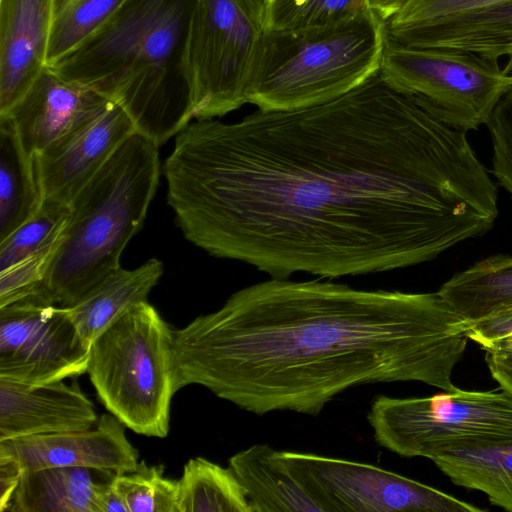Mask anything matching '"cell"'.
I'll use <instances>...</instances> for the list:
<instances>
[{
  "instance_id": "cell-1",
  "label": "cell",
  "mask_w": 512,
  "mask_h": 512,
  "mask_svg": "<svg viewBox=\"0 0 512 512\" xmlns=\"http://www.w3.org/2000/svg\"><path fill=\"white\" fill-rule=\"evenodd\" d=\"M162 172L189 242L270 278L429 262L487 233L499 212L466 133L380 72L319 105L190 122Z\"/></svg>"
},
{
  "instance_id": "cell-2",
  "label": "cell",
  "mask_w": 512,
  "mask_h": 512,
  "mask_svg": "<svg viewBox=\"0 0 512 512\" xmlns=\"http://www.w3.org/2000/svg\"><path fill=\"white\" fill-rule=\"evenodd\" d=\"M468 340L463 319L438 292L270 278L173 330L175 387L201 385L256 415L317 416L361 385L455 390Z\"/></svg>"
},
{
  "instance_id": "cell-3",
  "label": "cell",
  "mask_w": 512,
  "mask_h": 512,
  "mask_svg": "<svg viewBox=\"0 0 512 512\" xmlns=\"http://www.w3.org/2000/svg\"><path fill=\"white\" fill-rule=\"evenodd\" d=\"M196 0H126L76 49L49 67L119 105L160 147L192 118L185 49Z\"/></svg>"
},
{
  "instance_id": "cell-4",
  "label": "cell",
  "mask_w": 512,
  "mask_h": 512,
  "mask_svg": "<svg viewBox=\"0 0 512 512\" xmlns=\"http://www.w3.org/2000/svg\"><path fill=\"white\" fill-rule=\"evenodd\" d=\"M158 148L134 132L80 188L45 278L32 295L71 307L121 267V254L141 229L159 184Z\"/></svg>"
},
{
  "instance_id": "cell-5",
  "label": "cell",
  "mask_w": 512,
  "mask_h": 512,
  "mask_svg": "<svg viewBox=\"0 0 512 512\" xmlns=\"http://www.w3.org/2000/svg\"><path fill=\"white\" fill-rule=\"evenodd\" d=\"M386 39V21L369 8L326 25L264 30L247 103L287 111L338 98L379 72Z\"/></svg>"
},
{
  "instance_id": "cell-6",
  "label": "cell",
  "mask_w": 512,
  "mask_h": 512,
  "mask_svg": "<svg viewBox=\"0 0 512 512\" xmlns=\"http://www.w3.org/2000/svg\"><path fill=\"white\" fill-rule=\"evenodd\" d=\"M87 373L102 404L126 427L149 437L168 435L177 392L173 329L148 301L92 343Z\"/></svg>"
},
{
  "instance_id": "cell-7",
  "label": "cell",
  "mask_w": 512,
  "mask_h": 512,
  "mask_svg": "<svg viewBox=\"0 0 512 512\" xmlns=\"http://www.w3.org/2000/svg\"><path fill=\"white\" fill-rule=\"evenodd\" d=\"M367 420L379 446L432 461L450 451L512 442V394L457 387L429 397L378 395Z\"/></svg>"
},
{
  "instance_id": "cell-8",
  "label": "cell",
  "mask_w": 512,
  "mask_h": 512,
  "mask_svg": "<svg viewBox=\"0 0 512 512\" xmlns=\"http://www.w3.org/2000/svg\"><path fill=\"white\" fill-rule=\"evenodd\" d=\"M379 72L448 126L467 133L487 125L512 74L499 61L451 48L414 47L387 37Z\"/></svg>"
},
{
  "instance_id": "cell-9",
  "label": "cell",
  "mask_w": 512,
  "mask_h": 512,
  "mask_svg": "<svg viewBox=\"0 0 512 512\" xmlns=\"http://www.w3.org/2000/svg\"><path fill=\"white\" fill-rule=\"evenodd\" d=\"M263 32L235 0H196L185 49L192 118L222 117L247 103Z\"/></svg>"
},
{
  "instance_id": "cell-10",
  "label": "cell",
  "mask_w": 512,
  "mask_h": 512,
  "mask_svg": "<svg viewBox=\"0 0 512 512\" xmlns=\"http://www.w3.org/2000/svg\"><path fill=\"white\" fill-rule=\"evenodd\" d=\"M321 512H482L485 509L392 471L313 453L282 451Z\"/></svg>"
},
{
  "instance_id": "cell-11",
  "label": "cell",
  "mask_w": 512,
  "mask_h": 512,
  "mask_svg": "<svg viewBox=\"0 0 512 512\" xmlns=\"http://www.w3.org/2000/svg\"><path fill=\"white\" fill-rule=\"evenodd\" d=\"M90 349L65 307L29 295L0 308V378L45 384L80 376Z\"/></svg>"
},
{
  "instance_id": "cell-12",
  "label": "cell",
  "mask_w": 512,
  "mask_h": 512,
  "mask_svg": "<svg viewBox=\"0 0 512 512\" xmlns=\"http://www.w3.org/2000/svg\"><path fill=\"white\" fill-rule=\"evenodd\" d=\"M134 132L128 114L108 100L91 118L36 153L34 168L42 201L70 204Z\"/></svg>"
},
{
  "instance_id": "cell-13",
  "label": "cell",
  "mask_w": 512,
  "mask_h": 512,
  "mask_svg": "<svg viewBox=\"0 0 512 512\" xmlns=\"http://www.w3.org/2000/svg\"><path fill=\"white\" fill-rule=\"evenodd\" d=\"M125 427L111 413L103 414L90 429L0 441V452L16 459L23 470L83 467L124 474L139 464Z\"/></svg>"
},
{
  "instance_id": "cell-14",
  "label": "cell",
  "mask_w": 512,
  "mask_h": 512,
  "mask_svg": "<svg viewBox=\"0 0 512 512\" xmlns=\"http://www.w3.org/2000/svg\"><path fill=\"white\" fill-rule=\"evenodd\" d=\"M97 421L93 403L76 383L24 384L0 378V441L86 430Z\"/></svg>"
},
{
  "instance_id": "cell-15",
  "label": "cell",
  "mask_w": 512,
  "mask_h": 512,
  "mask_svg": "<svg viewBox=\"0 0 512 512\" xmlns=\"http://www.w3.org/2000/svg\"><path fill=\"white\" fill-rule=\"evenodd\" d=\"M106 97L60 78L45 67L6 115L31 156L99 111Z\"/></svg>"
},
{
  "instance_id": "cell-16",
  "label": "cell",
  "mask_w": 512,
  "mask_h": 512,
  "mask_svg": "<svg viewBox=\"0 0 512 512\" xmlns=\"http://www.w3.org/2000/svg\"><path fill=\"white\" fill-rule=\"evenodd\" d=\"M52 0H0V116L47 66Z\"/></svg>"
},
{
  "instance_id": "cell-17",
  "label": "cell",
  "mask_w": 512,
  "mask_h": 512,
  "mask_svg": "<svg viewBox=\"0 0 512 512\" xmlns=\"http://www.w3.org/2000/svg\"><path fill=\"white\" fill-rule=\"evenodd\" d=\"M387 37L407 46L465 50L496 61L505 57L504 69L512 74V0L393 31Z\"/></svg>"
},
{
  "instance_id": "cell-18",
  "label": "cell",
  "mask_w": 512,
  "mask_h": 512,
  "mask_svg": "<svg viewBox=\"0 0 512 512\" xmlns=\"http://www.w3.org/2000/svg\"><path fill=\"white\" fill-rule=\"evenodd\" d=\"M163 274V264L151 258L137 268L122 267L88 290L67 311L82 339L92 343L147 297Z\"/></svg>"
},
{
  "instance_id": "cell-19",
  "label": "cell",
  "mask_w": 512,
  "mask_h": 512,
  "mask_svg": "<svg viewBox=\"0 0 512 512\" xmlns=\"http://www.w3.org/2000/svg\"><path fill=\"white\" fill-rule=\"evenodd\" d=\"M228 463L253 512H321L291 474L282 451L254 444L234 454Z\"/></svg>"
},
{
  "instance_id": "cell-20",
  "label": "cell",
  "mask_w": 512,
  "mask_h": 512,
  "mask_svg": "<svg viewBox=\"0 0 512 512\" xmlns=\"http://www.w3.org/2000/svg\"><path fill=\"white\" fill-rule=\"evenodd\" d=\"M100 471L83 467L24 470L8 511L93 512L95 489L101 481L95 475Z\"/></svg>"
},
{
  "instance_id": "cell-21",
  "label": "cell",
  "mask_w": 512,
  "mask_h": 512,
  "mask_svg": "<svg viewBox=\"0 0 512 512\" xmlns=\"http://www.w3.org/2000/svg\"><path fill=\"white\" fill-rule=\"evenodd\" d=\"M437 292L463 320L512 308V256L483 258L454 274Z\"/></svg>"
},
{
  "instance_id": "cell-22",
  "label": "cell",
  "mask_w": 512,
  "mask_h": 512,
  "mask_svg": "<svg viewBox=\"0 0 512 512\" xmlns=\"http://www.w3.org/2000/svg\"><path fill=\"white\" fill-rule=\"evenodd\" d=\"M41 205L33 156L23 149L11 120L0 116V241Z\"/></svg>"
},
{
  "instance_id": "cell-23",
  "label": "cell",
  "mask_w": 512,
  "mask_h": 512,
  "mask_svg": "<svg viewBox=\"0 0 512 512\" xmlns=\"http://www.w3.org/2000/svg\"><path fill=\"white\" fill-rule=\"evenodd\" d=\"M432 461L455 485L482 492L512 512V442L450 451Z\"/></svg>"
},
{
  "instance_id": "cell-24",
  "label": "cell",
  "mask_w": 512,
  "mask_h": 512,
  "mask_svg": "<svg viewBox=\"0 0 512 512\" xmlns=\"http://www.w3.org/2000/svg\"><path fill=\"white\" fill-rule=\"evenodd\" d=\"M178 512H253L246 491L228 466L191 458L178 479Z\"/></svg>"
},
{
  "instance_id": "cell-25",
  "label": "cell",
  "mask_w": 512,
  "mask_h": 512,
  "mask_svg": "<svg viewBox=\"0 0 512 512\" xmlns=\"http://www.w3.org/2000/svg\"><path fill=\"white\" fill-rule=\"evenodd\" d=\"M126 0H52L47 50L51 66L99 30Z\"/></svg>"
},
{
  "instance_id": "cell-26",
  "label": "cell",
  "mask_w": 512,
  "mask_h": 512,
  "mask_svg": "<svg viewBox=\"0 0 512 512\" xmlns=\"http://www.w3.org/2000/svg\"><path fill=\"white\" fill-rule=\"evenodd\" d=\"M69 212V204L43 200L36 214L0 241V271L59 239Z\"/></svg>"
},
{
  "instance_id": "cell-27",
  "label": "cell",
  "mask_w": 512,
  "mask_h": 512,
  "mask_svg": "<svg viewBox=\"0 0 512 512\" xmlns=\"http://www.w3.org/2000/svg\"><path fill=\"white\" fill-rule=\"evenodd\" d=\"M163 473V465L140 462L136 470L114 475L112 485L128 512H178V480Z\"/></svg>"
},
{
  "instance_id": "cell-28",
  "label": "cell",
  "mask_w": 512,
  "mask_h": 512,
  "mask_svg": "<svg viewBox=\"0 0 512 512\" xmlns=\"http://www.w3.org/2000/svg\"><path fill=\"white\" fill-rule=\"evenodd\" d=\"M367 7V0H271L263 30L284 31L326 25Z\"/></svg>"
},
{
  "instance_id": "cell-29",
  "label": "cell",
  "mask_w": 512,
  "mask_h": 512,
  "mask_svg": "<svg viewBox=\"0 0 512 512\" xmlns=\"http://www.w3.org/2000/svg\"><path fill=\"white\" fill-rule=\"evenodd\" d=\"M61 237L62 234L50 245L0 271V308L35 292L45 278Z\"/></svg>"
},
{
  "instance_id": "cell-30",
  "label": "cell",
  "mask_w": 512,
  "mask_h": 512,
  "mask_svg": "<svg viewBox=\"0 0 512 512\" xmlns=\"http://www.w3.org/2000/svg\"><path fill=\"white\" fill-rule=\"evenodd\" d=\"M509 0H409L386 22L387 33L459 14L487 8Z\"/></svg>"
},
{
  "instance_id": "cell-31",
  "label": "cell",
  "mask_w": 512,
  "mask_h": 512,
  "mask_svg": "<svg viewBox=\"0 0 512 512\" xmlns=\"http://www.w3.org/2000/svg\"><path fill=\"white\" fill-rule=\"evenodd\" d=\"M486 126L492 144L491 174L512 198V88L501 98Z\"/></svg>"
},
{
  "instance_id": "cell-32",
  "label": "cell",
  "mask_w": 512,
  "mask_h": 512,
  "mask_svg": "<svg viewBox=\"0 0 512 512\" xmlns=\"http://www.w3.org/2000/svg\"><path fill=\"white\" fill-rule=\"evenodd\" d=\"M485 363L499 388L512 394V334L483 349Z\"/></svg>"
},
{
  "instance_id": "cell-33",
  "label": "cell",
  "mask_w": 512,
  "mask_h": 512,
  "mask_svg": "<svg viewBox=\"0 0 512 512\" xmlns=\"http://www.w3.org/2000/svg\"><path fill=\"white\" fill-rule=\"evenodd\" d=\"M23 472L16 459L0 452V512L9 510Z\"/></svg>"
},
{
  "instance_id": "cell-34",
  "label": "cell",
  "mask_w": 512,
  "mask_h": 512,
  "mask_svg": "<svg viewBox=\"0 0 512 512\" xmlns=\"http://www.w3.org/2000/svg\"><path fill=\"white\" fill-rule=\"evenodd\" d=\"M113 477L98 483L94 493L93 512H128L126 505L112 485Z\"/></svg>"
},
{
  "instance_id": "cell-35",
  "label": "cell",
  "mask_w": 512,
  "mask_h": 512,
  "mask_svg": "<svg viewBox=\"0 0 512 512\" xmlns=\"http://www.w3.org/2000/svg\"><path fill=\"white\" fill-rule=\"evenodd\" d=\"M409 0H367V7L384 21H388L408 3Z\"/></svg>"
},
{
  "instance_id": "cell-36",
  "label": "cell",
  "mask_w": 512,
  "mask_h": 512,
  "mask_svg": "<svg viewBox=\"0 0 512 512\" xmlns=\"http://www.w3.org/2000/svg\"><path fill=\"white\" fill-rule=\"evenodd\" d=\"M262 27L265 17L267 0H235Z\"/></svg>"
},
{
  "instance_id": "cell-37",
  "label": "cell",
  "mask_w": 512,
  "mask_h": 512,
  "mask_svg": "<svg viewBox=\"0 0 512 512\" xmlns=\"http://www.w3.org/2000/svg\"><path fill=\"white\" fill-rule=\"evenodd\" d=\"M271 0H267V5L270 3ZM267 8V7H266Z\"/></svg>"
}]
</instances>
